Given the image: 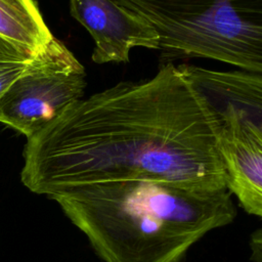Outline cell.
Wrapping results in <instances>:
<instances>
[{
    "label": "cell",
    "instance_id": "1",
    "mask_svg": "<svg viewBox=\"0 0 262 262\" xmlns=\"http://www.w3.org/2000/svg\"><path fill=\"white\" fill-rule=\"evenodd\" d=\"M209 101L172 62L68 106L27 138L23 184L52 199L86 185L158 181L226 189Z\"/></svg>",
    "mask_w": 262,
    "mask_h": 262
},
{
    "label": "cell",
    "instance_id": "2",
    "mask_svg": "<svg viewBox=\"0 0 262 262\" xmlns=\"http://www.w3.org/2000/svg\"><path fill=\"white\" fill-rule=\"evenodd\" d=\"M51 200L104 262H181L196 242L236 215L227 189L147 180L86 185Z\"/></svg>",
    "mask_w": 262,
    "mask_h": 262
},
{
    "label": "cell",
    "instance_id": "3",
    "mask_svg": "<svg viewBox=\"0 0 262 262\" xmlns=\"http://www.w3.org/2000/svg\"><path fill=\"white\" fill-rule=\"evenodd\" d=\"M158 34L161 64L205 57L262 72V0H115Z\"/></svg>",
    "mask_w": 262,
    "mask_h": 262
},
{
    "label": "cell",
    "instance_id": "4",
    "mask_svg": "<svg viewBox=\"0 0 262 262\" xmlns=\"http://www.w3.org/2000/svg\"><path fill=\"white\" fill-rule=\"evenodd\" d=\"M180 70L205 95L218 120L217 145L226 189L250 215L262 216V76L249 71Z\"/></svg>",
    "mask_w": 262,
    "mask_h": 262
},
{
    "label": "cell",
    "instance_id": "5",
    "mask_svg": "<svg viewBox=\"0 0 262 262\" xmlns=\"http://www.w3.org/2000/svg\"><path fill=\"white\" fill-rule=\"evenodd\" d=\"M85 88L84 67L53 37L0 97V122L28 138L82 99Z\"/></svg>",
    "mask_w": 262,
    "mask_h": 262
},
{
    "label": "cell",
    "instance_id": "6",
    "mask_svg": "<svg viewBox=\"0 0 262 262\" xmlns=\"http://www.w3.org/2000/svg\"><path fill=\"white\" fill-rule=\"evenodd\" d=\"M70 12L92 36L96 63L128 62L135 47L159 50L156 31L115 0H70Z\"/></svg>",
    "mask_w": 262,
    "mask_h": 262
},
{
    "label": "cell",
    "instance_id": "7",
    "mask_svg": "<svg viewBox=\"0 0 262 262\" xmlns=\"http://www.w3.org/2000/svg\"><path fill=\"white\" fill-rule=\"evenodd\" d=\"M0 36L34 53L53 38L35 0H0Z\"/></svg>",
    "mask_w": 262,
    "mask_h": 262
},
{
    "label": "cell",
    "instance_id": "8",
    "mask_svg": "<svg viewBox=\"0 0 262 262\" xmlns=\"http://www.w3.org/2000/svg\"><path fill=\"white\" fill-rule=\"evenodd\" d=\"M36 53L0 36V97Z\"/></svg>",
    "mask_w": 262,
    "mask_h": 262
}]
</instances>
